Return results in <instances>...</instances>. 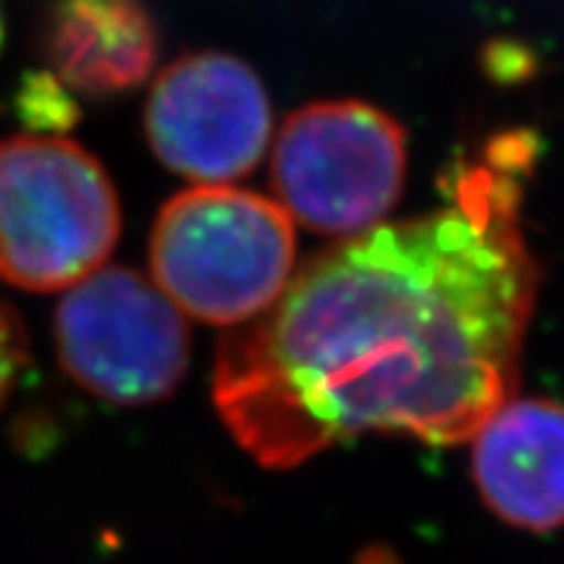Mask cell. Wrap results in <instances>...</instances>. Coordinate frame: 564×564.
<instances>
[{
  "instance_id": "obj_1",
  "label": "cell",
  "mask_w": 564,
  "mask_h": 564,
  "mask_svg": "<svg viewBox=\"0 0 564 564\" xmlns=\"http://www.w3.org/2000/svg\"><path fill=\"white\" fill-rule=\"evenodd\" d=\"M535 144L492 139L446 199L314 257L219 343L214 401L262 467L401 432L460 444L512 401L539 291L521 205Z\"/></svg>"
},
{
  "instance_id": "obj_2",
  "label": "cell",
  "mask_w": 564,
  "mask_h": 564,
  "mask_svg": "<svg viewBox=\"0 0 564 564\" xmlns=\"http://www.w3.org/2000/svg\"><path fill=\"white\" fill-rule=\"evenodd\" d=\"M294 257V219L280 202L225 185L173 196L150 239L159 291L214 326L268 312L289 285Z\"/></svg>"
},
{
  "instance_id": "obj_3",
  "label": "cell",
  "mask_w": 564,
  "mask_h": 564,
  "mask_svg": "<svg viewBox=\"0 0 564 564\" xmlns=\"http://www.w3.org/2000/svg\"><path fill=\"white\" fill-rule=\"evenodd\" d=\"M121 230L110 176L61 135L0 141V280L61 291L105 265Z\"/></svg>"
},
{
  "instance_id": "obj_4",
  "label": "cell",
  "mask_w": 564,
  "mask_h": 564,
  "mask_svg": "<svg viewBox=\"0 0 564 564\" xmlns=\"http://www.w3.org/2000/svg\"><path fill=\"white\" fill-rule=\"evenodd\" d=\"M271 176L291 219L323 237H357L401 199L406 135L364 101L308 105L282 127Z\"/></svg>"
},
{
  "instance_id": "obj_5",
  "label": "cell",
  "mask_w": 564,
  "mask_h": 564,
  "mask_svg": "<svg viewBox=\"0 0 564 564\" xmlns=\"http://www.w3.org/2000/svg\"><path fill=\"white\" fill-rule=\"evenodd\" d=\"M55 343L78 387L124 406L167 398L191 357L182 312L159 285L119 265L69 285L55 314Z\"/></svg>"
},
{
  "instance_id": "obj_6",
  "label": "cell",
  "mask_w": 564,
  "mask_h": 564,
  "mask_svg": "<svg viewBox=\"0 0 564 564\" xmlns=\"http://www.w3.org/2000/svg\"><path fill=\"white\" fill-rule=\"evenodd\" d=\"M144 127L164 167L199 185H225L251 173L265 153L271 105L242 61L187 55L156 78Z\"/></svg>"
},
{
  "instance_id": "obj_7",
  "label": "cell",
  "mask_w": 564,
  "mask_h": 564,
  "mask_svg": "<svg viewBox=\"0 0 564 564\" xmlns=\"http://www.w3.org/2000/svg\"><path fill=\"white\" fill-rule=\"evenodd\" d=\"M473 476L507 524L533 533L564 528V406L507 401L473 435Z\"/></svg>"
},
{
  "instance_id": "obj_8",
  "label": "cell",
  "mask_w": 564,
  "mask_h": 564,
  "mask_svg": "<svg viewBox=\"0 0 564 564\" xmlns=\"http://www.w3.org/2000/svg\"><path fill=\"white\" fill-rule=\"evenodd\" d=\"M41 50L64 87L107 96L139 87L156 64V26L141 0H53Z\"/></svg>"
},
{
  "instance_id": "obj_9",
  "label": "cell",
  "mask_w": 564,
  "mask_h": 564,
  "mask_svg": "<svg viewBox=\"0 0 564 564\" xmlns=\"http://www.w3.org/2000/svg\"><path fill=\"white\" fill-rule=\"evenodd\" d=\"M15 110L23 124L41 130L37 135H58L78 119V107L53 73L26 75L15 96Z\"/></svg>"
},
{
  "instance_id": "obj_10",
  "label": "cell",
  "mask_w": 564,
  "mask_h": 564,
  "mask_svg": "<svg viewBox=\"0 0 564 564\" xmlns=\"http://www.w3.org/2000/svg\"><path fill=\"white\" fill-rule=\"evenodd\" d=\"M23 366H26V335L12 305L0 300V406L7 403Z\"/></svg>"
},
{
  "instance_id": "obj_11",
  "label": "cell",
  "mask_w": 564,
  "mask_h": 564,
  "mask_svg": "<svg viewBox=\"0 0 564 564\" xmlns=\"http://www.w3.org/2000/svg\"><path fill=\"white\" fill-rule=\"evenodd\" d=\"M357 564H401L398 562V558L392 556V553H389V550H383V547H371V550H366L364 556H360V562Z\"/></svg>"
},
{
  "instance_id": "obj_12",
  "label": "cell",
  "mask_w": 564,
  "mask_h": 564,
  "mask_svg": "<svg viewBox=\"0 0 564 564\" xmlns=\"http://www.w3.org/2000/svg\"><path fill=\"white\" fill-rule=\"evenodd\" d=\"M0 44H3V21H0Z\"/></svg>"
}]
</instances>
